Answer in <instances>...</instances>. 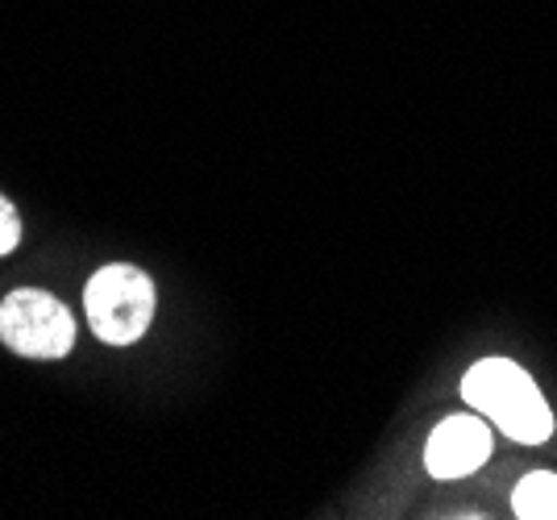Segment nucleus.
I'll return each mask as SVG.
<instances>
[{"instance_id":"obj_5","label":"nucleus","mask_w":557,"mask_h":520,"mask_svg":"<svg viewBox=\"0 0 557 520\" xmlns=\"http://www.w3.org/2000/svg\"><path fill=\"white\" fill-rule=\"evenodd\" d=\"M511 512L520 520H557V474L533 471L524 474L511 492Z\"/></svg>"},{"instance_id":"obj_2","label":"nucleus","mask_w":557,"mask_h":520,"mask_svg":"<svg viewBox=\"0 0 557 520\" xmlns=\"http://www.w3.org/2000/svg\"><path fill=\"white\" fill-rule=\"evenodd\" d=\"M84 312L104 346H134L154 321V280L129 262L100 267L84 287Z\"/></svg>"},{"instance_id":"obj_4","label":"nucleus","mask_w":557,"mask_h":520,"mask_svg":"<svg viewBox=\"0 0 557 520\" xmlns=\"http://www.w3.org/2000/svg\"><path fill=\"white\" fill-rule=\"evenodd\" d=\"M491 458V429L479 417H445L442 425L429 433L424 446V467L433 479H462V474L479 471Z\"/></svg>"},{"instance_id":"obj_3","label":"nucleus","mask_w":557,"mask_h":520,"mask_svg":"<svg viewBox=\"0 0 557 520\" xmlns=\"http://www.w3.org/2000/svg\"><path fill=\"white\" fill-rule=\"evenodd\" d=\"M0 342L22 358H67L75 346V317L38 287H17L0 305Z\"/></svg>"},{"instance_id":"obj_6","label":"nucleus","mask_w":557,"mask_h":520,"mask_svg":"<svg viewBox=\"0 0 557 520\" xmlns=\"http://www.w3.org/2000/svg\"><path fill=\"white\" fill-rule=\"evenodd\" d=\"M17 242H22V221H17V209L0 196V259H4V255H13V250H17Z\"/></svg>"},{"instance_id":"obj_1","label":"nucleus","mask_w":557,"mask_h":520,"mask_svg":"<svg viewBox=\"0 0 557 520\" xmlns=\"http://www.w3.org/2000/svg\"><path fill=\"white\" fill-rule=\"evenodd\" d=\"M462 396L474 412H483L491 425H499L520 446H541L554 437V412L536 392L524 367L511 358H483L462 379Z\"/></svg>"}]
</instances>
